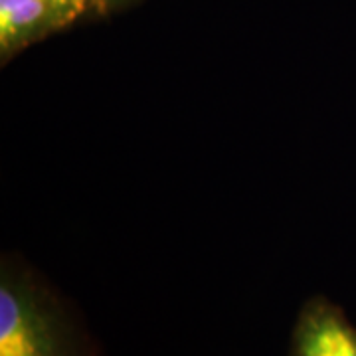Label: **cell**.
Wrapping results in <instances>:
<instances>
[{
	"label": "cell",
	"instance_id": "7a4b0ae2",
	"mask_svg": "<svg viewBox=\"0 0 356 356\" xmlns=\"http://www.w3.org/2000/svg\"><path fill=\"white\" fill-rule=\"evenodd\" d=\"M81 18L65 0H0V62L6 64L16 54Z\"/></svg>",
	"mask_w": 356,
	"mask_h": 356
},
{
	"label": "cell",
	"instance_id": "3957f363",
	"mask_svg": "<svg viewBox=\"0 0 356 356\" xmlns=\"http://www.w3.org/2000/svg\"><path fill=\"white\" fill-rule=\"evenodd\" d=\"M289 356H356V327L327 297H313L293 325Z\"/></svg>",
	"mask_w": 356,
	"mask_h": 356
},
{
	"label": "cell",
	"instance_id": "277c9868",
	"mask_svg": "<svg viewBox=\"0 0 356 356\" xmlns=\"http://www.w3.org/2000/svg\"><path fill=\"white\" fill-rule=\"evenodd\" d=\"M65 2H70L74 8H77L83 18H89V16H102L99 0H65Z\"/></svg>",
	"mask_w": 356,
	"mask_h": 356
},
{
	"label": "cell",
	"instance_id": "5b68a950",
	"mask_svg": "<svg viewBox=\"0 0 356 356\" xmlns=\"http://www.w3.org/2000/svg\"><path fill=\"white\" fill-rule=\"evenodd\" d=\"M137 2H140V0H99V10H102V16H109L117 10L129 8Z\"/></svg>",
	"mask_w": 356,
	"mask_h": 356
},
{
	"label": "cell",
	"instance_id": "6da1fadb",
	"mask_svg": "<svg viewBox=\"0 0 356 356\" xmlns=\"http://www.w3.org/2000/svg\"><path fill=\"white\" fill-rule=\"evenodd\" d=\"M0 356H95L62 307L24 271L0 273Z\"/></svg>",
	"mask_w": 356,
	"mask_h": 356
}]
</instances>
